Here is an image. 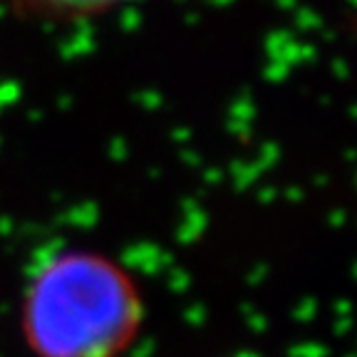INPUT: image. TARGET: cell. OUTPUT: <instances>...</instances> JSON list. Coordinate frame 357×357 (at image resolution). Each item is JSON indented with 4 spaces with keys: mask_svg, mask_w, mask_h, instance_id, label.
Returning <instances> with one entry per match:
<instances>
[{
    "mask_svg": "<svg viewBox=\"0 0 357 357\" xmlns=\"http://www.w3.org/2000/svg\"><path fill=\"white\" fill-rule=\"evenodd\" d=\"M146 303L134 273L95 248L43 258L20 298V337L33 357H124L139 340Z\"/></svg>",
    "mask_w": 357,
    "mask_h": 357,
    "instance_id": "obj_1",
    "label": "cell"
}]
</instances>
